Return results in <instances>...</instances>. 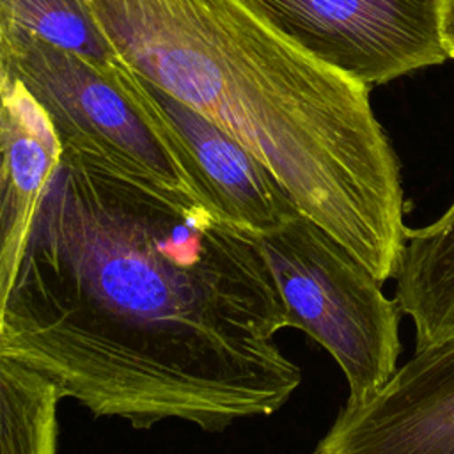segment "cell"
I'll list each match as a JSON object with an SVG mask.
<instances>
[{
	"mask_svg": "<svg viewBox=\"0 0 454 454\" xmlns=\"http://www.w3.org/2000/svg\"><path fill=\"white\" fill-rule=\"evenodd\" d=\"M440 35L447 57L454 59V0H440Z\"/></svg>",
	"mask_w": 454,
	"mask_h": 454,
	"instance_id": "12",
	"label": "cell"
},
{
	"mask_svg": "<svg viewBox=\"0 0 454 454\" xmlns=\"http://www.w3.org/2000/svg\"><path fill=\"white\" fill-rule=\"evenodd\" d=\"M395 303L415 328V351L454 335V202L408 229L395 271Z\"/></svg>",
	"mask_w": 454,
	"mask_h": 454,
	"instance_id": "9",
	"label": "cell"
},
{
	"mask_svg": "<svg viewBox=\"0 0 454 454\" xmlns=\"http://www.w3.org/2000/svg\"><path fill=\"white\" fill-rule=\"evenodd\" d=\"M257 236L151 177L62 158L0 298V356L135 429L223 431L301 383Z\"/></svg>",
	"mask_w": 454,
	"mask_h": 454,
	"instance_id": "1",
	"label": "cell"
},
{
	"mask_svg": "<svg viewBox=\"0 0 454 454\" xmlns=\"http://www.w3.org/2000/svg\"><path fill=\"white\" fill-rule=\"evenodd\" d=\"M0 298L12 284L43 195L60 161L51 119L25 83L0 69Z\"/></svg>",
	"mask_w": 454,
	"mask_h": 454,
	"instance_id": "8",
	"label": "cell"
},
{
	"mask_svg": "<svg viewBox=\"0 0 454 454\" xmlns=\"http://www.w3.org/2000/svg\"><path fill=\"white\" fill-rule=\"evenodd\" d=\"M252 2L296 43L367 87L449 59L440 0Z\"/></svg>",
	"mask_w": 454,
	"mask_h": 454,
	"instance_id": "5",
	"label": "cell"
},
{
	"mask_svg": "<svg viewBox=\"0 0 454 454\" xmlns=\"http://www.w3.org/2000/svg\"><path fill=\"white\" fill-rule=\"evenodd\" d=\"M0 27L112 64L115 51L92 18L87 0H0Z\"/></svg>",
	"mask_w": 454,
	"mask_h": 454,
	"instance_id": "11",
	"label": "cell"
},
{
	"mask_svg": "<svg viewBox=\"0 0 454 454\" xmlns=\"http://www.w3.org/2000/svg\"><path fill=\"white\" fill-rule=\"evenodd\" d=\"M314 454H454V335L417 349L371 397L346 403Z\"/></svg>",
	"mask_w": 454,
	"mask_h": 454,
	"instance_id": "6",
	"label": "cell"
},
{
	"mask_svg": "<svg viewBox=\"0 0 454 454\" xmlns=\"http://www.w3.org/2000/svg\"><path fill=\"white\" fill-rule=\"evenodd\" d=\"M57 387L0 356V454H57Z\"/></svg>",
	"mask_w": 454,
	"mask_h": 454,
	"instance_id": "10",
	"label": "cell"
},
{
	"mask_svg": "<svg viewBox=\"0 0 454 454\" xmlns=\"http://www.w3.org/2000/svg\"><path fill=\"white\" fill-rule=\"evenodd\" d=\"M0 69L20 78L46 110L62 158L140 174L199 200L163 126L117 85L112 64L0 27Z\"/></svg>",
	"mask_w": 454,
	"mask_h": 454,
	"instance_id": "4",
	"label": "cell"
},
{
	"mask_svg": "<svg viewBox=\"0 0 454 454\" xmlns=\"http://www.w3.org/2000/svg\"><path fill=\"white\" fill-rule=\"evenodd\" d=\"M312 454H314V452H312Z\"/></svg>",
	"mask_w": 454,
	"mask_h": 454,
	"instance_id": "13",
	"label": "cell"
},
{
	"mask_svg": "<svg viewBox=\"0 0 454 454\" xmlns=\"http://www.w3.org/2000/svg\"><path fill=\"white\" fill-rule=\"evenodd\" d=\"M137 89L168 135L199 200L255 236L268 234L300 215L275 176L216 122L140 73Z\"/></svg>",
	"mask_w": 454,
	"mask_h": 454,
	"instance_id": "7",
	"label": "cell"
},
{
	"mask_svg": "<svg viewBox=\"0 0 454 454\" xmlns=\"http://www.w3.org/2000/svg\"><path fill=\"white\" fill-rule=\"evenodd\" d=\"M110 48L247 147L383 284L406 245L397 158L369 87L252 0H87Z\"/></svg>",
	"mask_w": 454,
	"mask_h": 454,
	"instance_id": "2",
	"label": "cell"
},
{
	"mask_svg": "<svg viewBox=\"0 0 454 454\" xmlns=\"http://www.w3.org/2000/svg\"><path fill=\"white\" fill-rule=\"evenodd\" d=\"M286 307L287 328L325 348L360 403L395 372L401 351L399 307L381 282L323 227L296 215L257 236Z\"/></svg>",
	"mask_w": 454,
	"mask_h": 454,
	"instance_id": "3",
	"label": "cell"
}]
</instances>
